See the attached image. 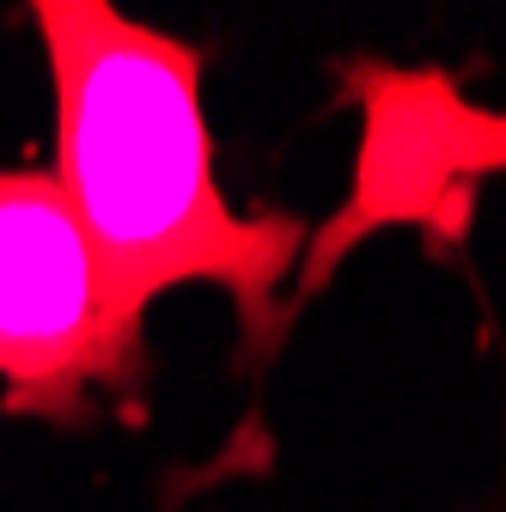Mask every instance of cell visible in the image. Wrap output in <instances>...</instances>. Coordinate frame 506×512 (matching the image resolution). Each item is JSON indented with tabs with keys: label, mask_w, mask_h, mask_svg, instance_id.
Here are the masks:
<instances>
[{
	"label": "cell",
	"mask_w": 506,
	"mask_h": 512,
	"mask_svg": "<svg viewBox=\"0 0 506 512\" xmlns=\"http://www.w3.org/2000/svg\"><path fill=\"white\" fill-rule=\"evenodd\" d=\"M360 104V141L342 208L305 244V287H324L342 250L385 226L458 232L452 208L470 202V183L506 171V110H482L439 68H348Z\"/></svg>",
	"instance_id": "3"
},
{
	"label": "cell",
	"mask_w": 506,
	"mask_h": 512,
	"mask_svg": "<svg viewBox=\"0 0 506 512\" xmlns=\"http://www.w3.org/2000/svg\"><path fill=\"white\" fill-rule=\"evenodd\" d=\"M147 342L110 317L98 256L55 171H0V378L37 415L80 409L86 384H129Z\"/></svg>",
	"instance_id": "2"
},
{
	"label": "cell",
	"mask_w": 506,
	"mask_h": 512,
	"mask_svg": "<svg viewBox=\"0 0 506 512\" xmlns=\"http://www.w3.org/2000/svg\"><path fill=\"white\" fill-rule=\"evenodd\" d=\"M183 512H226V500H220V488H214V482H202V494L189 500Z\"/></svg>",
	"instance_id": "4"
},
{
	"label": "cell",
	"mask_w": 506,
	"mask_h": 512,
	"mask_svg": "<svg viewBox=\"0 0 506 512\" xmlns=\"http://www.w3.org/2000/svg\"><path fill=\"white\" fill-rule=\"evenodd\" d=\"M31 19L55 86V183L98 256L110 317L141 336L159 293L214 281L238 299L244 330H269L275 287L311 226L293 214L244 220L220 196L202 55L110 0H37Z\"/></svg>",
	"instance_id": "1"
}]
</instances>
